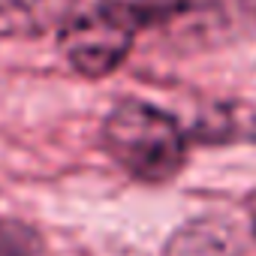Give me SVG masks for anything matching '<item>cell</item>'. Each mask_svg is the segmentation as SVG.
I'll use <instances>...</instances> for the list:
<instances>
[{
    "mask_svg": "<svg viewBox=\"0 0 256 256\" xmlns=\"http://www.w3.org/2000/svg\"><path fill=\"white\" fill-rule=\"evenodd\" d=\"M102 148L108 157L142 184H166L187 163V136L163 108L124 100L102 120Z\"/></svg>",
    "mask_w": 256,
    "mask_h": 256,
    "instance_id": "1",
    "label": "cell"
},
{
    "mask_svg": "<svg viewBox=\"0 0 256 256\" xmlns=\"http://www.w3.org/2000/svg\"><path fill=\"white\" fill-rule=\"evenodd\" d=\"M139 30V12L124 4H102L72 10L58 34V46L70 66L88 78L114 72L130 54Z\"/></svg>",
    "mask_w": 256,
    "mask_h": 256,
    "instance_id": "2",
    "label": "cell"
},
{
    "mask_svg": "<svg viewBox=\"0 0 256 256\" xmlns=\"http://www.w3.org/2000/svg\"><path fill=\"white\" fill-rule=\"evenodd\" d=\"M169 256H238L229 232L220 226H187L169 244Z\"/></svg>",
    "mask_w": 256,
    "mask_h": 256,
    "instance_id": "3",
    "label": "cell"
},
{
    "mask_svg": "<svg viewBox=\"0 0 256 256\" xmlns=\"http://www.w3.org/2000/svg\"><path fill=\"white\" fill-rule=\"evenodd\" d=\"M40 253V235L12 217L0 220V256H36Z\"/></svg>",
    "mask_w": 256,
    "mask_h": 256,
    "instance_id": "4",
    "label": "cell"
},
{
    "mask_svg": "<svg viewBox=\"0 0 256 256\" xmlns=\"http://www.w3.org/2000/svg\"><path fill=\"white\" fill-rule=\"evenodd\" d=\"M250 223H253V238H256V199L250 202Z\"/></svg>",
    "mask_w": 256,
    "mask_h": 256,
    "instance_id": "5",
    "label": "cell"
}]
</instances>
